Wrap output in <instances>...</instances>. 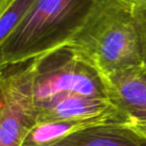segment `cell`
Returning a JSON list of instances; mask_svg holds the SVG:
<instances>
[{"mask_svg": "<svg viewBox=\"0 0 146 146\" xmlns=\"http://www.w3.org/2000/svg\"><path fill=\"white\" fill-rule=\"evenodd\" d=\"M65 47L105 82L118 73L145 68L135 7L124 0H98Z\"/></svg>", "mask_w": 146, "mask_h": 146, "instance_id": "cell-1", "label": "cell"}, {"mask_svg": "<svg viewBox=\"0 0 146 146\" xmlns=\"http://www.w3.org/2000/svg\"><path fill=\"white\" fill-rule=\"evenodd\" d=\"M98 0H37L27 15L0 41V67L24 62L67 44Z\"/></svg>", "mask_w": 146, "mask_h": 146, "instance_id": "cell-2", "label": "cell"}, {"mask_svg": "<svg viewBox=\"0 0 146 146\" xmlns=\"http://www.w3.org/2000/svg\"><path fill=\"white\" fill-rule=\"evenodd\" d=\"M39 57L1 68L0 146H20L36 124L34 80Z\"/></svg>", "mask_w": 146, "mask_h": 146, "instance_id": "cell-3", "label": "cell"}, {"mask_svg": "<svg viewBox=\"0 0 146 146\" xmlns=\"http://www.w3.org/2000/svg\"><path fill=\"white\" fill-rule=\"evenodd\" d=\"M63 93L109 99L104 78L65 46L39 56L34 80L36 105Z\"/></svg>", "mask_w": 146, "mask_h": 146, "instance_id": "cell-4", "label": "cell"}, {"mask_svg": "<svg viewBox=\"0 0 146 146\" xmlns=\"http://www.w3.org/2000/svg\"><path fill=\"white\" fill-rule=\"evenodd\" d=\"M96 118H113L123 123L129 122L108 98L63 93L37 105L36 123Z\"/></svg>", "mask_w": 146, "mask_h": 146, "instance_id": "cell-5", "label": "cell"}, {"mask_svg": "<svg viewBox=\"0 0 146 146\" xmlns=\"http://www.w3.org/2000/svg\"><path fill=\"white\" fill-rule=\"evenodd\" d=\"M110 101L128 121H146L145 68L124 71L106 80Z\"/></svg>", "mask_w": 146, "mask_h": 146, "instance_id": "cell-6", "label": "cell"}, {"mask_svg": "<svg viewBox=\"0 0 146 146\" xmlns=\"http://www.w3.org/2000/svg\"><path fill=\"white\" fill-rule=\"evenodd\" d=\"M49 146H146V138L127 123H109L75 132Z\"/></svg>", "mask_w": 146, "mask_h": 146, "instance_id": "cell-7", "label": "cell"}, {"mask_svg": "<svg viewBox=\"0 0 146 146\" xmlns=\"http://www.w3.org/2000/svg\"><path fill=\"white\" fill-rule=\"evenodd\" d=\"M109 123H123L113 118L69 120L36 123L25 135L20 146H49L75 132Z\"/></svg>", "mask_w": 146, "mask_h": 146, "instance_id": "cell-8", "label": "cell"}, {"mask_svg": "<svg viewBox=\"0 0 146 146\" xmlns=\"http://www.w3.org/2000/svg\"><path fill=\"white\" fill-rule=\"evenodd\" d=\"M37 0H11L8 6L0 12V41L15 28L27 15Z\"/></svg>", "mask_w": 146, "mask_h": 146, "instance_id": "cell-9", "label": "cell"}, {"mask_svg": "<svg viewBox=\"0 0 146 146\" xmlns=\"http://www.w3.org/2000/svg\"><path fill=\"white\" fill-rule=\"evenodd\" d=\"M135 14L136 18H137L138 26H139L140 35H141L144 55V67L146 70V7L135 8Z\"/></svg>", "mask_w": 146, "mask_h": 146, "instance_id": "cell-10", "label": "cell"}, {"mask_svg": "<svg viewBox=\"0 0 146 146\" xmlns=\"http://www.w3.org/2000/svg\"><path fill=\"white\" fill-rule=\"evenodd\" d=\"M129 127H131L135 132L146 138V121H130L127 123Z\"/></svg>", "mask_w": 146, "mask_h": 146, "instance_id": "cell-11", "label": "cell"}, {"mask_svg": "<svg viewBox=\"0 0 146 146\" xmlns=\"http://www.w3.org/2000/svg\"><path fill=\"white\" fill-rule=\"evenodd\" d=\"M127 3L131 4L135 8H139V7H146V0H124Z\"/></svg>", "mask_w": 146, "mask_h": 146, "instance_id": "cell-12", "label": "cell"}, {"mask_svg": "<svg viewBox=\"0 0 146 146\" xmlns=\"http://www.w3.org/2000/svg\"><path fill=\"white\" fill-rule=\"evenodd\" d=\"M11 0H0V12H2L3 10H5L8 4L10 3Z\"/></svg>", "mask_w": 146, "mask_h": 146, "instance_id": "cell-13", "label": "cell"}]
</instances>
